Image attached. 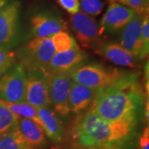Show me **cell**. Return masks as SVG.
Segmentation results:
<instances>
[{"label":"cell","mask_w":149,"mask_h":149,"mask_svg":"<svg viewBox=\"0 0 149 149\" xmlns=\"http://www.w3.org/2000/svg\"><path fill=\"white\" fill-rule=\"evenodd\" d=\"M145 104L139 74L131 72L117 83L96 91L91 108L107 122L136 127L143 115Z\"/></svg>","instance_id":"cell-1"},{"label":"cell","mask_w":149,"mask_h":149,"mask_svg":"<svg viewBox=\"0 0 149 149\" xmlns=\"http://www.w3.org/2000/svg\"><path fill=\"white\" fill-rule=\"evenodd\" d=\"M135 128L107 122L90 108L77 118L74 137L80 147L85 149H120L131 139Z\"/></svg>","instance_id":"cell-2"},{"label":"cell","mask_w":149,"mask_h":149,"mask_svg":"<svg viewBox=\"0 0 149 149\" xmlns=\"http://www.w3.org/2000/svg\"><path fill=\"white\" fill-rule=\"evenodd\" d=\"M131 71H125L97 62H84L74 70L70 76L72 81L93 90H100L127 77Z\"/></svg>","instance_id":"cell-3"},{"label":"cell","mask_w":149,"mask_h":149,"mask_svg":"<svg viewBox=\"0 0 149 149\" xmlns=\"http://www.w3.org/2000/svg\"><path fill=\"white\" fill-rule=\"evenodd\" d=\"M17 62L27 70H45L56 53L51 37L32 38L14 52Z\"/></svg>","instance_id":"cell-4"},{"label":"cell","mask_w":149,"mask_h":149,"mask_svg":"<svg viewBox=\"0 0 149 149\" xmlns=\"http://www.w3.org/2000/svg\"><path fill=\"white\" fill-rule=\"evenodd\" d=\"M20 2L11 0L0 10V47L13 51L20 41Z\"/></svg>","instance_id":"cell-5"},{"label":"cell","mask_w":149,"mask_h":149,"mask_svg":"<svg viewBox=\"0 0 149 149\" xmlns=\"http://www.w3.org/2000/svg\"><path fill=\"white\" fill-rule=\"evenodd\" d=\"M26 70L17 62L0 78V100L10 103L25 100Z\"/></svg>","instance_id":"cell-6"},{"label":"cell","mask_w":149,"mask_h":149,"mask_svg":"<svg viewBox=\"0 0 149 149\" xmlns=\"http://www.w3.org/2000/svg\"><path fill=\"white\" fill-rule=\"evenodd\" d=\"M47 75L50 107L56 114L65 117L70 113L68 97L72 80L67 74L47 73Z\"/></svg>","instance_id":"cell-7"},{"label":"cell","mask_w":149,"mask_h":149,"mask_svg":"<svg viewBox=\"0 0 149 149\" xmlns=\"http://www.w3.org/2000/svg\"><path fill=\"white\" fill-rule=\"evenodd\" d=\"M70 23L78 42L86 48H95L100 42V30L93 17L81 12L70 17Z\"/></svg>","instance_id":"cell-8"},{"label":"cell","mask_w":149,"mask_h":149,"mask_svg":"<svg viewBox=\"0 0 149 149\" xmlns=\"http://www.w3.org/2000/svg\"><path fill=\"white\" fill-rule=\"evenodd\" d=\"M25 100L36 108L50 107L48 95V80L43 70L26 71Z\"/></svg>","instance_id":"cell-9"},{"label":"cell","mask_w":149,"mask_h":149,"mask_svg":"<svg viewBox=\"0 0 149 149\" xmlns=\"http://www.w3.org/2000/svg\"><path fill=\"white\" fill-rule=\"evenodd\" d=\"M66 28V22L58 14L49 11L36 13L30 19V32L33 38L51 37Z\"/></svg>","instance_id":"cell-10"},{"label":"cell","mask_w":149,"mask_h":149,"mask_svg":"<svg viewBox=\"0 0 149 149\" xmlns=\"http://www.w3.org/2000/svg\"><path fill=\"white\" fill-rule=\"evenodd\" d=\"M143 16L137 13L133 19L123 28L120 32L118 42L139 61L145 59L148 55V52H147L144 47L141 37V24Z\"/></svg>","instance_id":"cell-11"},{"label":"cell","mask_w":149,"mask_h":149,"mask_svg":"<svg viewBox=\"0 0 149 149\" xmlns=\"http://www.w3.org/2000/svg\"><path fill=\"white\" fill-rule=\"evenodd\" d=\"M88 55L80 48L62 52H56L44 70L47 73L70 74L85 62Z\"/></svg>","instance_id":"cell-12"},{"label":"cell","mask_w":149,"mask_h":149,"mask_svg":"<svg viewBox=\"0 0 149 149\" xmlns=\"http://www.w3.org/2000/svg\"><path fill=\"white\" fill-rule=\"evenodd\" d=\"M137 13L119 3H110L100 22V34L121 31Z\"/></svg>","instance_id":"cell-13"},{"label":"cell","mask_w":149,"mask_h":149,"mask_svg":"<svg viewBox=\"0 0 149 149\" xmlns=\"http://www.w3.org/2000/svg\"><path fill=\"white\" fill-rule=\"evenodd\" d=\"M95 52L108 61L123 67L133 68L139 61L116 42H100L95 47Z\"/></svg>","instance_id":"cell-14"},{"label":"cell","mask_w":149,"mask_h":149,"mask_svg":"<svg viewBox=\"0 0 149 149\" xmlns=\"http://www.w3.org/2000/svg\"><path fill=\"white\" fill-rule=\"evenodd\" d=\"M37 116L45 134L52 143H61L65 137V128L57 114L51 107L37 108Z\"/></svg>","instance_id":"cell-15"},{"label":"cell","mask_w":149,"mask_h":149,"mask_svg":"<svg viewBox=\"0 0 149 149\" xmlns=\"http://www.w3.org/2000/svg\"><path fill=\"white\" fill-rule=\"evenodd\" d=\"M95 94V90L72 81L68 97L70 113L80 114L90 109Z\"/></svg>","instance_id":"cell-16"},{"label":"cell","mask_w":149,"mask_h":149,"mask_svg":"<svg viewBox=\"0 0 149 149\" xmlns=\"http://www.w3.org/2000/svg\"><path fill=\"white\" fill-rule=\"evenodd\" d=\"M17 127L26 143L32 149L42 148L47 144L42 128L32 119L19 117Z\"/></svg>","instance_id":"cell-17"},{"label":"cell","mask_w":149,"mask_h":149,"mask_svg":"<svg viewBox=\"0 0 149 149\" xmlns=\"http://www.w3.org/2000/svg\"><path fill=\"white\" fill-rule=\"evenodd\" d=\"M0 149H32L22 136L17 125L0 135Z\"/></svg>","instance_id":"cell-18"},{"label":"cell","mask_w":149,"mask_h":149,"mask_svg":"<svg viewBox=\"0 0 149 149\" xmlns=\"http://www.w3.org/2000/svg\"><path fill=\"white\" fill-rule=\"evenodd\" d=\"M3 102L7 106V108L13 113L16 114L17 116L20 118H28V119H32L34 122H36L40 125L36 107L32 106L26 101L19 102V103H10V102L5 101Z\"/></svg>","instance_id":"cell-19"},{"label":"cell","mask_w":149,"mask_h":149,"mask_svg":"<svg viewBox=\"0 0 149 149\" xmlns=\"http://www.w3.org/2000/svg\"><path fill=\"white\" fill-rule=\"evenodd\" d=\"M51 40L56 52H62L80 48L75 39L65 31L56 33L51 37Z\"/></svg>","instance_id":"cell-20"},{"label":"cell","mask_w":149,"mask_h":149,"mask_svg":"<svg viewBox=\"0 0 149 149\" xmlns=\"http://www.w3.org/2000/svg\"><path fill=\"white\" fill-rule=\"evenodd\" d=\"M19 117L13 113L0 100V135L17 125Z\"/></svg>","instance_id":"cell-21"},{"label":"cell","mask_w":149,"mask_h":149,"mask_svg":"<svg viewBox=\"0 0 149 149\" xmlns=\"http://www.w3.org/2000/svg\"><path fill=\"white\" fill-rule=\"evenodd\" d=\"M81 13L89 16L95 17L101 13L104 3L102 0H78Z\"/></svg>","instance_id":"cell-22"},{"label":"cell","mask_w":149,"mask_h":149,"mask_svg":"<svg viewBox=\"0 0 149 149\" xmlns=\"http://www.w3.org/2000/svg\"><path fill=\"white\" fill-rule=\"evenodd\" d=\"M17 62L14 52L0 47V78Z\"/></svg>","instance_id":"cell-23"},{"label":"cell","mask_w":149,"mask_h":149,"mask_svg":"<svg viewBox=\"0 0 149 149\" xmlns=\"http://www.w3.org/2000/svg\"><path fill=\"white\" fill-rule=\"evenodd\" d=\"M148 1L149 0H128L124 4L136 13L143 16L148 13Z\"/></svg>","instance_id":"cell-24"},{"label":"cell","mask_w":149,"mask_h":149,"mask_svg":"<svg viewBox=\"0 0 149 149\" xmlns=\"http://www.w3.org/2000/svg\"><path fill=\"white\" fill-rule=\"evenodd\" d=\"M141 37L147 52H149V17L148 13L144 15L141 24Z\"/></svg>","instance_id":"cell-25"},{"label":"cell","mask_w":149,"mask_h":149,"mask_svg":"<svg viewBox=\"0 0 149 149\" xmlns=\"http://www.w3.org/2000/svg\"><path fill=\"white\" fill-rule=\"evenodd\" d=\"M60 6L70 15L80 12V3L78 0H56Z\"/></svg>","instance_id":"cell-26"},{"label":"cell","mask_w":149,"mask_h":149,"mask_svg":"<svg viewBox=\"0 0 149 149\" xmlns=\"http://www.w3.org/2000/svg\"><path fill=\"white\" fill-rule=\"evenodd\" d=\"M139 149H149V129L148 126L144 128L140 137Z\"/></svg>","instance_id":"cell-27"},{"label":"cell","mask_w":149,"mask_h":149,"mask_svg":"<svg viewBox=\"0 0 149 149\" xmlns=\"http://www.w3.org/2000/svg\"><path fill=\"white\" fill-rule=\"evenodd\" d=\"M11 0H0V10L2 8H3Z\"/></svg>","instance_id":"cell-28"},{"label":"cell","mask_w":149,"mask_h":149,"mask_svg":"<svg viewBox=\"0 0 149 149\" xmlns=\"http://www.w3.org/2000/svg\"><path fill=\"white\" fill-rule=\"evenodd\" d=\"M128 0H109V3H118V2H119V3H122V4H124Z\"/></svg>","instance_id":"cell-29"}]
</instances>
